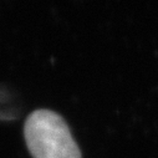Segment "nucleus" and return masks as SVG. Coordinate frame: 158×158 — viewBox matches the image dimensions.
<instances>
[{
    "instance_id": "f257e3e1",
    "label": "nucleus",
    "mask_w": 158,
    "mask_h": 158,
    "mask_svg": "<svg viewBox=\"0 0 158 158\" xmlns=\"http://www.w3.org/2000/svg\"><path fill=\"white\" fill-rule=\"evenodd\" d=\"M26 146L34 158H81L64 118L51 110H36L24 126Z\"/></svg>"
}]
</instances>
